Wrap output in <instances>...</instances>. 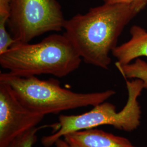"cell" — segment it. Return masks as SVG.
Here are the masks:
<instances>
[{
    "mask_svg": "<svg viewBox=\"0 0 147 147\" xmlns=\"http://www.w3.org/2000/svg\"><path fill=\"white\" fill-rule=\"evenodd\" d=\"M136 15L131 5L104 3L66 20L64 35L86 63L107 69L121 32Z\"/></svg>",
    "mask_w": 147,
    "mask_h": 147,
    "instance_id": "1",
    "label": "cell"
},
{
    "mask_svg": "<svg viewBox=\"0 0 147 147\" xmlns=\"http://www.w3.org/2000/svg\"><path fill=\"white\" fill-rule=\"evenodd\" d=\"M82 59L64 34H53L36 44L16 42L0 54V65L20 77L42 74L63 78L78 69Z\"/></svg>",
    "mask_w": 147,
    "mask_h": 147,
    "instance_id": "2",
    "label": "cell"
},
{
    "mask_svg": "<svg viewBox=\"0 0 147 147\" xmlns=\"http://www.w3.org/2000/svg\"><path fill=\"white\" fill-rule=\"evenodd\" d=\"M0 82L7 84L28 109L45 115L88 106H95L116 94L113 90L76 93L61 87L57 80H42L36 76L20 77L8 72L0 74Z\"/></svg>",
    "mask_w": 147,
    "mask_h": 147,
    "instance_id": "3",
    "label": "cell"
},
{
    "mask_svg": "<svg viewBox=\"0 0 147 147\" xmlns=\"http://www.w3.org/2000/svg\"><path fill=\"white\" fill-rule=\"evenodd\" d=\"M93 107L91 110L79 115H60L56 130L42 137V145L51 147L70 133L101 125H112L120 130L130 132L140 125L141 109L134 101H127L119 112L117 111L115 105L105 101Z\"/></svg>",
    "mask_w": 147,
    "mask_h": 147,
    "instance_id": "4",
    "label": "cell"
},
{
    "mask_svg": "<svg viewBox=\"0 0 147 147\" xmlns=\"http://www.w3.org/2000/svg\"><path fill=\"white\" fill-rule=\"evenodd\" d=\"M65 21L57 0H11L7 24L16 42H30L49 32L61 31Z\"/></svg>",
    "mask_w": 147,
    "mask_h": 147,
    "instance_id": "5",
    "label": "cell"
},
{
    "mask_svg": "<svg viewBox=\"0 0 147 147\" xmlns=\"http://www.w3.org/2000/svg\"><path fill=\"white\" fill-rule=\"evenodd\" d=\"M44 115L22 105L9 86L0 82V147H6L23 133L36 127Z\"/></svg>",
    "mask_w": 147,
    "mask_h": 147,
    "instance_id": "6",
    "label": "cell"
},
{
    "mask_svg": "<svg viewBox=\"0 0 147 147\" xmlns=\"http://www.w3.org/2000/svg\"><path fill=\"white\" fill-rule=\"evenodd\" d=\"M63 138L70 147H138L125 137L95 128L70 133Z\"/></svg>",
    "mask_w": 147,
    "mask_h": 147,
    "instance_id": "7",
    "label": "cell"
},
{
    "mask_svg": "<svg viewBox=\"0 0 147 147\" xmlns=\"http://www.w3.org/2000/svg\"><path fill=\"white\" fill-rule=\"evenodd\" d=\"M131 37L129 40L117 46L112 51V55L117 59V63L124 65L140 57H147V31L141 27L134 25L130 29Z\"/></svg>",
    "mask_w": 147,
    "mask_h": 147,
    "instance_id": "8",
    "label": "cell"
},
{
    "mask_svg": "<svg viewBox=\"0 0 147 147\" xmlns=\"http://www.w3.org/2000/svg\"><path fill=\"white\" fill-rule=\"evenodd\" d=\"M116 67L125 79H139L143 84L144 88L147 89V62L137 58L134 63L124 65L116 63Z\"/></svg>",
    "mask_w": 147,
    "mask_h": 147,
    "instance_id": "9",
    "label": "cell"
},
{
    "mask_svg": "<svg viewBox=\"0 0 147 147\" xmlns=\"http://www.w3.org/2000/svg\"><path fill=\"white\" fill-rule=\"evenodd\" d=\"M39 129L37 127L23 133L17 137L6 147H33L37 141V133Z\"/></svg>",
    "mask_w": 147,
    "mask_h": 147,
    "instance_id": "10",
    "label": "cell"
},
{
    "mask_svg": "<svg viewBox=\"0 0 147 147\" xmlns=\"http://www.w3.org/2000/svg\"><path fill=\"white\" fill-rule=\"evenodd\" d=\"M11 0H0V28L7 27L10 16Z\"/></svg>",
    "mask_w": 147,
    "mask_h": 147,
    "instance_id": "11",
    "label": "cell"
},
{
    "mask_svg": "<svg viewBox=\"0 0 147 147\" xmlns=\"http://www.w3.org/2000/svg\"><path fill=\"white\" fill-rule=\"evenodd\" d=\"M147 4V0H134L131 6L134 11L137 14L142 11Z\"/></svg>",
    "mask_w": 147,
    "mask_h": 147,
    "instance_id": "12",
    "label": "cell"
},
{
    "mask_svg": "<svg viewBox=\"0 0 147 147\" xmlns=\"http://www.w3.org/2000/svg\"><path fill=\"white\" fill-rule=\"evenodd\" d=\"M104 3L107 5H131L134 2V0H103Z\"/></svg>",
    "mask_w": 147,
    "mask_h": 147,
    "instance_id": "13",
    "label": "cell"
},
{
    "mask_svg": "<svg viewBox=\"0 0 147 147\" xmlns=\"http://www.w3.org/2000/svg\"><path fill=\"white\" fill-rule=\"evenodd\" d=\"M55 145L56 146V147H70L67 144V143L62 138L59 139L57 140L55 143Z\"/></svg>",
    "mask_w": 147,
    "mask_h": 147,
    "instance_id": "14",
    "label": "cell"
}]
</instances>
